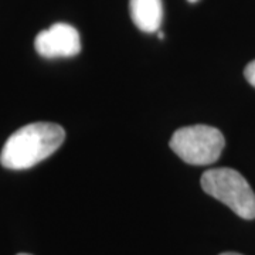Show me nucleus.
<instances>
[{"instance_id":"nucleus-5","label":"nucleus","mask_w":255,"mask_h":255,"mask_svg":"<svg viewBox=\"0 0 255 255\" xmlns=\"http://www.w3.org/2000/svg\"><path fill=\"white\" fill-rule=\"evenodd\" d=\"M129 10L139 30L145 33L159 31L163 18L162 0H129Z\"/></svg>"},{"instance_id":"nucleus-7","label":"nucleus","mask_w":255,"mask_h":255,"mask_svg":"<svg viewBox=\"0 0 255 255\" xmlns=\"http://www.w3.org/2000/svg\"><path fill=\"white\" fill-rule=\"evenodd\" d=\"M220 255H241V254H237V253H224V254H220Z\"/></svg>"},{"instance_id":"nucleus-8","label":"nucleus","mask_w":255,"mask_h":255,"mask_svg":"<svg viewBox=\"0 0 255 255\" xmlns=\"http://www.w3.org/2000/svg\"><path fill=\"white\" fill-rule=\"evenodd\" d=\"M157 37H159V38H163L164 34L162 33V31H157Z\"/></svg>"},{"instance_id":"nucleus-2","label":"nucleus","mask_w":255,"mask_h":255,"mask_svg":"<svg viewBox=\"0 0 255 255\" xmlns=\"http://www.w3.org/2000/svg\"><path fill=\"white\" fill-rule=\"evenodd\" d=\"M201 187L241 219H255V193L237 170L228 167L210 169L201 176Z\"/></svg>"},{"instance_id":"nucleus-10","label":"nucleus","mask_w":255,"mask_h":255,"mask_svg":"<svg viewBox=\"0 0 255 255\" xmlns=\"http://www.w3.org/2000/svg\"><path fill=\"white\" fill-rule=\"evenodd\" d=\"M17 255H31V254H17Z\"/></svg>"},{"instance_id":"nucleus-6","label":"nucleus","mask_w":255,"mask_h":255,"mask_svg":"<svg viewBox=\"0 0 255 255\" xmlns=\"http://www.w3.org/2000/svg\"><path fill=\"white\" fill-rule=\"evenodd\" d=\"M244 75H246L247 81L255 88V60L247 65L246 70H244Z\"/></svg>"},{"instance_id":"nucleus-9","label":"nucleus","mask_w":255,"mask_h":255,"mask_svg":"<svg viewBox=\"0 0 255 255\" xmlns=\"http://www.w3.org/2000/svg\"><path fill=\"white\" fill-rule=\"evenodd\" d=\"M187 1H190V3H196V1H199V0H187Z\"/></svg>"},{"instance_id":"nucleus-3","label":"nucleus","mask_w":255,"mask_h":255,"mask_svg":"<svg viewBox=\"0 0 255 255\" xmlns=\"http://www.w3.org/2000/svg\"><path fill=\"white\" fill-rule=\"evenodd\" d=\"M169 145L183 162L206 166L219 160L226 146V139L217 128L193 125L177 129Z\"/></svg>"},{"instance_id":"nucleus-1","label":"nucleus","mask_w":255,"mask_h":255,"mask_svg":"<svg viewBox=\"0 0 255 255\" xmlns=\"http://www.w3.org/2000/svg\"><path fill=\"white\" fill-rule=\"evenodd\" d=\"M65 130L51 122H34L17 129L0 152V163L6 169L24 170L43 162L63 145Z\"/></svg>"},{"instance_id":"nucleus-4","label":"nucleus","mask_w":255,"mask_h":255,"mask_svg":"<svg viewBox=\"0 0 255 255\" xmlns=\"http://www.w3.org/2000/svg\"><path fill=\"white\" fill-rule=\"evenodd\" d=\"M34 47L37 53L44 58H67L81 51V38L73 26L55 23L37 34Z\"/></svg>"}]
</instances>
